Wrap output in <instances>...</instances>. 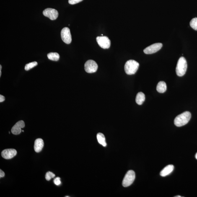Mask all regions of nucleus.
<instances>
[{
    "mask_svg": "<svg viewBox=\"0 0 197 197\" xmlns=\"http://www.w3.org/2000/svg\"><path fill=\"white\" fill-rule=\"evenodd\" d=\"M5 100V97L4 96L0 95V102H2Z\"/></svg>",
    "mask_w": 197,
    "mask_h": 197,
    "instance_id": "24",
    "label": "nucleus"
},
{
    "mask_svg": "<svg viewBox=\"0 0 197 197\" xmlns=\"http://www.w3.org/2000/svg\"><path fill=\"white\" fill-rule=\"evenodd\" d=\"M191 117V114L190 112H184L176 117L174 120V124L177 127L184 126L190 121Z\"/></svg>",
    "mask_w": 197,
    "mask_h": 197,
    "instance_id": "1",
    "label": "nucleus"
},
{
    "mask_svg": "<svg viewBox=\"0 0 197 197\" xmlns=\"http://www.w3.org/2000/svg\"><path fill=\"white\" fill-rule=\"evenodd\" d=\"M145 99V94L143 92H138L136 95V103L138 105H142Z\"/></svg>",
    "mask_w": 197,
    "mask_h": 197,
    "instance_id": "15",
    "label": "nucleus"
},
{
    "mask_svg": "<svg viewBox=\"0 0 197 197\" xmlns=\"http://www.w3.org/2000/svg\"><path fill=\"white\" fill-rule=\"evenodd\" d=\"M157 90L160 93H163L167 90V87L166 83L163 81H161L158 83L157 86Z\"/></svg>",
    "mask_w": 197,
    "mask_h": 197,
    "instance_id": "14",
    "label": "nucleus"
},
{
    "mask_svg": "<svg viewBox=\"0 0 197 197\" xmlns=\"http://www.w3.org/2000/svg\"><path fill=\"white\" fill-rule=\"evenodd\" d=\"M98 68V65L96 62L93 60H89L86 62L84 65V69L87 73H93L97 71Z\"/></svg>",
    "mask_w": 197,
    "mask_h": 197,
    "instance_id": "5",
    "label": "nucleus"
},
{
    "mask_svg": "<svg viewBox=\"0 0 197 197\" xmlns=\"http://www.w3.org/2000/svg\"><path fill=\"white\" fill-rule=\"evenodd\" d=\"M139 63L134 60H130L127 61L125 65V71L127 74L134 75L137 71Z\"/></svg>",
    "mask_w": 197,
    "mask_h": 197,
    "instance_id": "2",
    "label": "nucleus"
},
{
    "mask_svg": "<svg viewBox=\"0 0 197 197\" xmlns=\"http://www.w3.org/2000/svg\"><path fill=\"white\" fill-rule=\"evenodd\" d=\"M22 132H24V130H22Z\"/></svg>",
    "mask_w": 197,
    "mask_h": 197,
    "instance_id": "28",
    "label": "nucleus"
},
{
    "mask_svg": "<svg viewBox=\"0 0 197 197\" xmlns=\"http://www.w3.org/2000/svg\"><path fill=\"white\" fill-rule=\"evenodd\" d=\"M48 59L54 61H58L60 58V55L58 53L51 52L47 55Z\"/></svg>",
    "mask_w": 197,
    "mask_h": 197,
    "instance_id": "17",
    "label": "nucleus"
},
{
    "mask_svg": "<svg viewBox=\"0 0 197 197\" xmlns=\"http://www.w3.org/2000/svg\"><path fill=\"white\" fill-rule=\"evenodd\" d=\"M54 183H55V185H59L61 184V181H60V178L59 177H57L55 178L54 180Z\"/></svg>",
    "mask_w": 197,
    "mask_h": 197,
    "instance_id": "22",
    "label": "nucleus"
},
{
    "mask_svg": "<svg viewBox=\"0 0 197 197\" xmlns=\"http://www.w3.org/2000/svg\"><path fill=\"white\" fill-rule=\"evenodd\" d=\"M187 64L186 59L184 57H182L179 59L176 67L177 75L180 77L183 76L186 73Z\"/></svg>",
    "mask_w": 197,
    "mask_h": 197,
    "instance_id": "3",
    "label": "nucleus"
},
{
    "mask_svg": "<svg viewBox=\"0 0 197 197\" xmlns=\"http://www.w3.org/2000/svg\"><path fill=\"white\" fill-rule=\"evenodd\" d=\"M175 197H182V196H179H179H176Z\"/></svg>",
    "mask_w": 197,
    "mask_h": 197,
    "instance_id": "27",
    "label": "nucleus"
},
{
    "mask_svg": "<svg viewBox=\"0 0 197 197\" xmlns=\"http://www.w3.org/2000/svg\"><path fill=\"white\" fill-rule=\"evenodd\" d=\"M162 46V44L157 43L153 44L147 48H145L144 52L146 54H151L157 52L161 49Z\"/></svg>",
    "mask_w": 197,
    "mask_h": 197,
    "instance_id": "8",
    "label": "nucleus"
},
{
    "mask_svg": "<svg viewBox=\"0 0 197 197\" xmlns=\"http://www.w3.org/2000/svg\"><path fill=\"white\" fill-rule=\"evenodd\" d=\"M44 146V142L43 139L41 138H38L35 140L34 149L36 152L39 153L42 151Z\"/></svg>",
    "mask_w": 197,
    "mask_h": 197,
    "instance_id": "12",
    "label": "nucleus"
},
{
    "mask_svg": "<svg viewBox=\"0 0 197 197\" xmlns=\"http://www.w3.org/2000/svg\"><path fill=\"white\" fill-rule=\"evenodd\" d=\"M1 68H2V67H1V65H0V77H1Z\"/></svg>",
    "mask_w": 197,
    "mask_h": 197,
    "instance_id": "25",
    "label": "nucleus"
},
{
    "mask_svg": "<svg viewBox=\"0 0 197 197\" xmlns=\"http://www.w3.org/2000/svg\"><path fill=\"white\" fill-rule=\"evenodd\" d=\"M25 126V124L23 120H20L11 129V132L14 135L20 134L22 131V128H23Z\"/></svg>",
    "mask_w": 197,
    "mask_h": 197,
    "instance_id": "11",
    "label": "nucleus"
},
{
    "mask_svg": "<svg viewBox=\"0 0 197 197\" xmlns=\"http://www.w3.org/2000/svg\"><path fill=\"white\" fill-rule=\"evenodd\" d=\"M17 154V151L13 149H6L3 151L1 155L4 159H10L13 158Z\"/></svg>",
    "mask_w": 197,
    "mask_h": 197,
    "instance_id": "10",
    "label": "nucleus"
},
{
    "mask_svg": "<svg viewBox=\"0 0 197 197\" xmlns=\"http://www.w3.org/2000/svg\"><path fill=\"white\" fill-rule=\"evenodd\" d=\"M62 40L65 43L69 44L72 41V36L70 30L69 28L65 27L62 30L61 32Z\"/></svg>",
    "mask_w": 197,
    "mask_h": 197,
    "instance_id": "7",
    "label": "nucleus"
},
{
    "mask_svg": "<svg viewBox=\"0 0 197 197\" xmlns=\"http://www.w3.org/2000/svg\"><path fill=\"white\" fill-rule=\"evenodd\" d=\"M190 25L194 30L197 31V18L192 19L190 22Z\"/></svg>",
    "mask_w": 197,
    "mask_h": 197,
    "instance_id": "19",
    "label": "nucleus"
},
{
    "mask_svg": "<svg viewBox=\"0 0 197 197\" xmlns=\"http://www.w3.org/2000/svg\"><path fill=\"white\" fill-rule=\"evenodd\" d=\"M5 176V173L4 171H3L1 169L0 170V177L1 178V177H4Z\"/></svg>",
    "mask_w": 197,
    "mask_h": 197,
    "instance_id": "23",
    "label": "nucleus"
},
{
    "mask_svg": "<svg viewBox=\"0 0 197 197\" xmlns=\"http://www.w3.org/2000/svg\"><path fill=\"white\" fill-rule=\"evenodd\" d=\"M43 14L45 17L49 18L52 20H54L58 18V11L52 8H47L43 11Z\"/></svg>",
    "mask_w": 197,
    "mask_h": 197,
    "instance_id": "9",
    "label": "nucleus"
},
{
    "mask_svg": "<svg viewBox=\"0 0 197 197\" xmlns=\"http://www.w3.org/2000/svg\"><path fill=\"white\" fill-rule=\"evenodd\" d=\"M55 174L50 172H47L45 175V179L47 181H49L52 178L55 177Z\"/></svg>",
    "mask_w": 197,
    "mask_h": 197,
    "instance_id": "20",
    "label": "nucleus"
},
{
    "mask_svg": "<svg viewBox=\"0 0 197 197\" xmlns=\"http://www.w3.org/2000/svg\"><path fill=\"white\" fill-rule=\"evenodd\" d=\"M83 0H69L68 2L71 4H78L81 1H82Z\"/></svg>",
    "mask_w": 197,
    "mask_h": 197,
    "instance_id": "21",
    "label": "nucleus"
},
{
    "mask_svg": "<svg viewBox=\"0 0 197 197\" xmlns=\"http://www.w3.org/2000/svg\"><path fill=\"white\" fill-rule=\"evenodd\" d=\"M96 40L99 46L102 48L106 49L110 47L111 41L108 37L103 36H98L97 37Z\"/></svg>",
    "mask_w": 197,
    "mask_h": 197,
    "instance_id": "6",
    "label": "nucleus"
},
{
    "mask_svg": "<svg viewBox=\"0 0 197 197\" xmlns=\"http://www.w3.org/2000/svg\"><path fill=\"white\" fill-rule=\"evenodd\" d=\"M195 158L197 159V153H196V155H195Z\"/></svg>",
    "mask_w": 197,
    "mask_h": 197,
    "instance_id": "26",
    "label": "nucleus"
},
{
    "mask_svg": "<svg viewBox=\"0 0 197 197\" xmlns=\"http://www.w3.org/2000/svg\"><path fill=\"white\" fill-rule=\"evenodd\" d=\"M135 177L136 175L134 171H128L123 179L122 182L123 186L125 187L130 186L134 182Z\"/></svg>",
    "mask_w": 197,
    "mask_h": 197,
    "instance_id": "4",
    "label": "nucleus"
},
{
    "mask_svg": "<svg viewBox=\"0 0 197 197\" xmlns=\"http://www.w3.org/2000/svg\"><path fill=\"white\" fill-rule=\"evenodd\" d=\"M173 165H169L166 166L160 172V175L162 177H165L170 174L173 170Z\"/></svg>",
    "mask_w": 197,
    "mask_h": 197,
    "instance_id": "13",
    "label": "nucleus"
},
{
    "mask_svg": "<svg viewBox=\"0 0 197 197\" xmlns=\"http://www.w3.org/2000/svg\"><path fill=\"white\" fill-rule=\"evenodd\" d=\"M38 65V63L36 61L32 62L26 64L25 67L26 71H29L32 68Z\"/></svg>",
    "mask_w": 197,
    "mask_h": 197,
    "instance_id": "18",
    "label": "nucleus"
},
{
    "mask_svg": "<svg viewBox=\"0 0 197 197\" xmlns=\"http://www.w3.org/2000/svg\"><path fill=\"white\" fill-rule=\"evenodd\" d=\"M97 138L98 142L102 145L105 147L107 146L105 136L102 133H99L97 135Z\"/></svg>",
    "mask_w": 197,
    "mask_h": 197,
    "instance_id": "16",
    "label": "nucleus"
}]
</instances>
